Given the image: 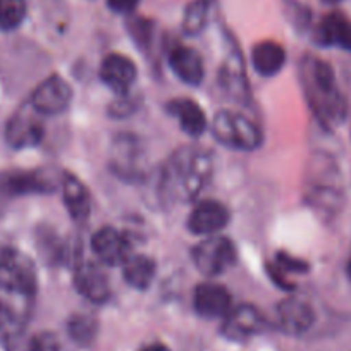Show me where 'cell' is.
I'll list each match as a JSON object with an SVG mask.
<instances>
[{
	"instance_id": "6da1fadb",
	"label": "cell",
	"mask_w": 351,
	"mask_h": 351,
	"mask_svg": "<svg viewBox=\"0 0 351 351\" xmlns=\"http://www.w3.org/2000/svg\"><path fill=\"white\" fill-rule=\"evenodd\" d=\"M212 169L208 152L195 147L180 148L158 174V195L165 202H191L208 183Z\"/></svg>"
},
{
	"instance_id": "7a4b0ae2",
	"label": "cell",
	"mask_w": 351,
	"mask_h": 351,
	"mask_svg": "<svg viewBox=\"0 0 351 351\" xmlns=\"http://www.w3.org/2000/svg\"><path fill=\"white\" fill-rule=\"evenodd\" d=\"M300 71L305 95L320 123L327 126L341 123L346 114V104L337 90L329 64L317 57H305Z\"/></svg>"
},
{
	"instance_id": "3957f363",
	"label": "cell",
	"mask_w": 351,
	"mask_h": 351,
	"mask_svg": "<svg viewBox=\"0 0 351 351\" xmlns=\"http://www.w3.org/2000/svg\"><path fill=\"white\" fill-rule=\"evenodd\" d=\"M212 134L219 143L234 150H256L262 145V133L243 114L222 110L212 121Z\"/></svg>"
},
{
	"instance_id": "277c9868",
	"label": "cell",
	"mask_w": 351,
	"mask_h": 351,
	"mask_svg": "<svg viewBox=\"0 0 351 351\" xmlns=\"http://www.w3.org/2000/svg\"><path fill=\"white\" fill-rule=\"evenodd\" d=\"M0 288L35 298L36 271L32 258L14 248L2 250L0 252Z\"/></svg>"
},
{
	"instance_id": "5b68a950",
	"label": "cell",
	"mask_w": 351,
	"mask_h": 351,
	"mask_svg": "<svg viewBox=\"0 0 351 351\" xmlns=\"http://www.w3.org/2000/svg\"><path fill=\"white\" fill-rule=\"evenodd\" d=\"M193 262L202 274L214 278L232 267L236 262V248L224 236H208L193 250Z\"/></svg>"
},
{
	"instance_id": "8992f818",
	"label": "cell",
	"mask_w": 351,
	"mask_h": 351,
	"mask_svg": "<svg viewBox=\"0 0 351 351\" xmlns=\"http://www.w3.org/2000/svg\"><path fill=\"white\" fill-rule=\"evenodd\" d=\"M43 138V124L33 107H25L9 119L5 140L16 150L35 147Z\"/></svg>"
},
{
	"instance_id": "52a82bcc",
	"label": "cell",
	"mask_w": 351,
	"mask_h": 351,
	"mask_svg": "<svg viewBox=\"0 0 351 351\" xmlns=\"http://www.w3.org/2000/svg\"><path fill=\"white\" fill-rule=\"evenodd\" d=\"M71 86L60 76H50L38 84L32 95V107L42 116H56L64 112L71 102Z\"/></svg>"
},
{
	"instance_id": "ba28073f",
	"label": "cell",
	"mask_w": 351,
	"mask_h": 351,
	"mask_svg": "<svg viewBox=\"0 0 351 351\" xmlns=\"http://www.w3.org/2000/svg\"><path fill=\"white\" fill-rule=\"evenodd\" d=\"M145 154L138 140L130 134H124L112 145L110 154V167L119 178L124 180H136L143 174Z\"/></svg>"
},
{
	"instance_id": "9c48e42d",
	"label": "cell",
	"mask_w": 351,
	"mask_h": 351,
	"mask_svg": "<svg viewBox=\"0 0 351 351\" xmlns=\"http://www.w3.org/2000/svg\"><path fill=\"white\" fill-rule=\"evenodd\" d=\"M265 327V317L253 305H239L231 308L222 322V334L231 341H246L260 334Z\"/></svg>"
},
{
	"instance_id": "30bf717a",
	"label": "cell",
	"mask_w": 351,
	"mask_h": 351,
	"mask_svg": "<svg viewBox=\"0 0 351 351\" xmlns=\"http://www.w3.org/2000/svg\"><path fill=\"white\" fill-rule=\"evenodd\" d=\"M92 248L97 258L106 265L117 267L131 256V245L126 234L114 228H102L92 238Z\"/></svg>"
},
{
	"instance_id": "8fae6325",
	"label": "cell",
	"mask_w": 351,
	"mask_h": 351,
	"mask_svg": "<svg viewBox=\"0 0 351 351\" xmlns=\"http://www.w3.org/2000/svg\"><path fill=\"white\" fill-rule=\"evenodd\" d=\"M74 286L77 293L93 303H104L110 296V286L99 263L83 260L74 271Z\"/></svg>"
},
{
	"instance_id": "7c38bea8",
	"label": "cell",
	"mask_w": 351,
	"mask_h": 351,
	"mask_svg": "<svg viewBox=\"0 0 351 351\" xmlns=\"http://www.w3.org/2000/svg\"><path fill=\"white\" fill-rule=\"evenodd\" d=\"M195 310L205 319H224L232 308V296L224 286L204 282L195 289Z\"/></svg>"
},
{
	"instance_id": "4fadbf2b",
	"label": "cell",
	"mask_w": 351,
	"mask_h": 351,
	"mask_svg": "<svg viewBox=\"0 0 351 351\" xmlns=\"http://www.w3.org/2000/svg\"><path fill=\"white\" fill-rule=\"evenodd\" d=\"M229 210L215 200H204L193 208L190 219H188V228L193 234L200 236H214L228 226Z\"/></svg>"
},
{
	"instance_id": "5bb4252c",
	"label": "cell",
	"mask_w": 351,
	"mask_h": 351,
	"mask_svg": "<svg viewBox=\"0 0 351 351\" xmlns=\"http://www.w3.org/2000/svg\"><path fill=\"white\" fill-rule=\"evenodd\" d=\"M313 322H315V312L305 300L288 298L279 303L278 324L286 334L300 336L306 332L313 326Z\"/></svg>"
},
{
	"instance_id": "9a60e30c",
	"label": "cell",
	"mask_w": 351,
	"mask_h": 351,
	"mask_svg": "<svg viewBox=\"0 0 351 351\" xmlns=\"http://www.w3.org/2000/svg\"><path fill=\"white\" fill-rule=\"evenodd\" d=\"M100 76H102L104 83L112 88L114 92L126 95L136 80V66L133 64V60L121 53H110L104 59Z\"/></svg>"
},
{
	"instance_id": "2e32d148",
	"label": "cell",
	"mask_w": 351,
	"mask_h": 351,
	"mask_svg": "<svg viewBox=\"0 0 351 351\" xmlns=\"http://www.w3.org/2000/svg\"><path fill=\"white\" fill-rule=\"evenodd\" d=\"M169 66L174 71V74L180 77L183 83L200 84L205 76L204 60H202L200 53L190 47L178 45L171 50L169 53Z\"/></svg>"
},
{
	"instance_id": "e0dca14e",
	"label": "cell",
	"mask_w": 351,
	"mask_h": 351,
	"mask_svg": "<svg viewBox=\"0 0 351 351\" xmlns=\"http://www.w3.org/2000/svg\"><path fill=\"white\" fill-rule=\"evenodd\" d=\"M2 188L11 195H32V193H49L53 191L52 176L43 171L14 172L5 176L2 181Z\"/></svg>"
},
{
	"instance_id": "ac0fdd59",
	"label": "cell",
	"mask_w": 351,
	"mask_h": 351,
	"mask_svg": "<svg viewBox=\"0 0 351 351\" xmlns=\"http://www.w3.org/2000/svg\"><path fill=\"white\" fill-rule=\"evenodd\" d=\"M317 40L322 45H336L351 52V21L341 12H330L320 21Z\"/></svg>"
},
{
	"instance_id": "d6986e66",
	"label": "cell",
	"mask_w": 351,
	"mask_h": 351,
	"mask_svg": "<svg viewBox=\"0 0 351 351\" xmlns=\"http://www.w3.org/2000/svg\"><path fill=\"white\" fill-rule=\"evenodd\" d=\"M167 110L180 121L181 130L190 136H200L207 130V117L202 107L190 99H178L169 102Z\"/></svg>"
},
{
	"instance_id": "ffe728a7",
	"label": "cell",
	"mask_w": 351,
	"mask_h": 351,
	"mask_svg": "<svg viewBox=\"0 0 351 351\" xmlns=\"http://www.w3.org/2000/svg\"><path fill=\"white\" fill-rule=\"evenodd\" d=\"M64 204L74 221H84L92 210V198L86 186L73 174H66L62 180Z\"/></svg>"
},
{
	"instance_id": "44dd1931",
	"label": "cell",
	"mask_w": 351,
	"mask_h": 351,
	"mask_svg": "<svg viewBox=\"0 0 351 351\" xmlns=\"http://www.w3.org/2000/svg\"><path fill=\"white\" fill-rule=\"evenodd\" d=\"M252 60L256 73L269 77L282 69L286 62V52L279 43L267 40V42H260L258 45L253 47Z\"/></svg>"
},
{
	"instance_id": "7402d4cb",
	"label": "cell",
	"mask_w": 351,
	"mask_h": 351,
	"mask_svg": "<svg viewBox=\"0 0 351 351\" xmlns=\"http://www.w3.org/2000/svg\"><path fill=\"white\" fill-rule=\"evenodd\" d=\"M155 262L147 255H131L123 263V274L128 285L134 289L150 288L155 278Z\"/></svg>"
},
{
	"instance_id": "603a6c76",
	"label": "cell",
	"mask_w": 351,
	"mask_h": 351,
	"mask_svg": "<svg viewBox=\"0 0 351 351\" xmlns=\"http://www.w3.org/2000/svg\"><path fill=\"white\" fill-rule=\"evenodd\" d=\"M215 0H193L184 11L183 29L186 35H200L210 23Z\"/></svg>"
},
{
	"instance_id": "cb8c5ba5",
	"label": "cell",
	"mask_w": 351,
	"mask_h": 351,
	"mask_svg": "<svg viewBox=\"0 0 351 351\" xmlns=\"http://www.w3.org/2000/svg\"><path fill=\"white\" fill-rule=\"evenodd\" d=\"M26 11V0H0V29L12 32L19 28L25 21Z\"/></svg>"
},
{
	"instance_id": "d4e9b609",
	"label": "cell",
	"mask_w": 351,
	"mask_h": 351,
	"mask_svg": "<svg viewBox=\"0 0 351 351\" xmlns=\"http://www.w3.org/2000/svg\"><path fill=\"white\" fill-rule=\"evenodd\" d=\"M222 83L231 93L243 95L245 92V74H243V64L238 53H231L222 71Z\"/></svg>"
},
{
	"instance_id": "484cf974",
	"label": "cell",
	"mask_w": 351,
	"mask_h": 351,
	"mask_svg": "<svg viewBox=\"0 0 351 351\" xmlns=\"http://www.w3.org/2000/svg\"><path fill=\"white\" fill-rule=\"evenodd\" d=\"M69 336L76 341L77 344H90L95 339L97 334V322L90 315H77L71 317L69 320Z\"/></svg>"
},
{
	"instance_id": "4316f807",
	"label": "cell",
	"mask_w": 351,
	"mask_h": 351,
	"mask_svg": "<svg viewBox=\"0 0 351 351\" xmlns=\"http://www.w3.org/2000/svg\"><path fill=\"white\" fill-rule=\"evenodd\" d=\"M140 0H107V5L117 14H130L138 8Z\"/></svg>"
},
{
	"instance_id": "83f0119b",
	"label": "cell",
	"mask_w": 351,
	"mask_h": 351,
	"mask_svg": "<svg viewBox=\"0 0 351 351\" xmlns=\"http://www.w3.org/2000/svg\"><path fill=\"white\" fill-rule=\"evenodd\" d=\"M141 351H169L164 344H150V346H145Z\"/></svg>"
},
{
	"instance_id": "f1b7e54d",
	"label": "cell",
	"mask_w": 351,
	"mask_h": 351,
	"mask_svg": "<svg viewBox=\"0 0 351 351\" xmlns=\"http://www.w3.org/2000/svg\"><path fill=\"white\" fill-rule=\"evenodd\" d=\"M348 276H350V279H351V258H350V262H348Z\"/></svg>"
},
{
	"instance_id": "f546056e",
	"label": "cell",
	"mask_w": 351,
	"mask_h": 351,
	"mask_svg": "<svg viewBox=\"0 0 351 351\" xmlns=\"http://www.w3.org/2000/svg\"><path fill=\"white\" fill-rule=\"evenodd\" d=\"M324 2H327V4H336V2H339V0H324Z\"/></svg>"
}]
</instances>
